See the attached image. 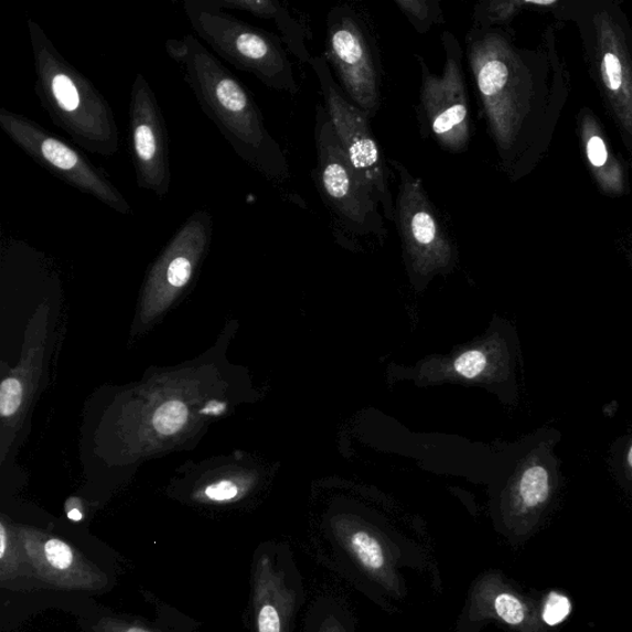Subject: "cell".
<instances>
[{"instance_id": "6da1fadb", "label": "cell", "mask_w": 632, "mask_h": 632, "mask_svg": "<svg viewBox=\"0 0 632 632\" xmlns=\"http://www.w3.org/2000/svg\"><path fill=\"white\" fill-rule=\"evenodd\" d=\"M465 57L501 169L512 182L531 175L551 149L572 92L555 26L536 46L517 44L507 28L471 26Z\"/></svg>"}, {"instance_id": "7a4b0ae2", "label": "cell", "mask_w": 632, "mask_h": 632, "mask_svg": "<svg viewBox=\"0 0 632 632\" xmlns=\"http://www.w3.org/2000/svg\"><path fill=\"white\" fill-rule=\"evenodd\" d=\"M165 53L181 66L205 116L237 157L274 185L287 184L286 153L268 131L253 93L193 35L165 41Z\"/></svg>"}, {"instance_id": "3957f363", "label": "cell", "mask_w": 632, "mask_h": 632, "mask_svg": "<svg viewBox=\"0 0 632 632\" xmlns=\"http://www.w3.org/2000/svg\"><path fill=\"white\" fill-rule=\"evenodd\" d=\"M554 15L576 26L588 74L632 163V25L614 0L558 2Z\"/></svg>"}, {"instance_id": "277c9868", "label": "cell", "mask_w": 632, "mask_h": 632, "mask_svg": "<svg viewBox=\"0 0 632 632\" xmlns=\"http://www.w3.org/2000/svg\"><path fill=\"white\" fill-rule=\"evenodd\" d=\"M41 107L57 128L92 153L110 158L120 149V132L109 101L62 56L34 20H28Z\"/></svg>"}, {"instance_id": "5b68a950", "label": "cell", "mask_w": 632, "mask_h": 632, "mask_svg": "<svg viewBox=\"0 0 632 632\" xmlns=\"http://www.w3.org/2000/svg\"><path fill=\"white\" fill-rule=\"evenodd\" d=\"M183 8L196 35L215 54L267 88L297 95L293 65L281 38L225 13L211 0H186Z\"/></svg>"}, {"instance_id": "8992f818", "label": "cell", "mask_w": 632, "mask_h": 632, "mask_svg": "<svg viewBox=\"0 0 632 632\" xmlns=\"http://www.w3.org/2000/svg\"><path fill=\"white\" fill-rule=\"evenodd\" d=\"M314 137L317 190L340 229L361 237H385L387 229L381 205L352 168L325 107L317 108Z\"/></svg>"}, {"instance_id": "52a82bcc", "label": "cell", "mask_w": 632, "mask_h": 632, "mask_svg": "<svg viewBox=\"0 0 632 632\" xmlns=\"http://www.w3.org/2000/svg\"><path fill=\"white\" fill-rule=\"evenodd\" d=\"M441 43L444 50L441 75L432 74L427 62L416 55L421 76L417 108L419 128L422 138L432 139L441 150L463 153L469 150L473 138L463 49L450 31H443Z\"/></svg>"}, {"instance_id": "ba28073f", "label": "cell", "mask_w": 632, "mask_h": 632, "mask_svg": "<svg viewBox=\"0 0 632 632\" xmlns=\"http://www.w3.org/2000/svg\"><path fill=\"white\" fill-rule=\"evenodd\" d=\"M0 128L30 159L74 189L122 215L131 214V205L106 171L97 168L82 151L75 149L22 114L0 109Z\"/></svg>"}, {"instance_id": "9c48e42d", "label": "cell", "mask_w": 632, "mask_h": 632, "mask_svg": "<svg viewBox=\"0 0 632 632\" xmlns=\"http://www.w3.org/2000/svg\"><path fill=\"white\" fill-rule=\"evenodd\" d=\"M310 67L319 81L325 109L352 168L375 194L385 219L395 217L389 170L381 143L373 133L367 113L347 98L324 56H312Z\"/></svg>"}, {"instance_id": "30bf717a", "label": "cell", "mask_w": 632, "mask_h": 632, "mask_svg": "<svg viewBox=\"0 0 632 632\" xmlns=\"http://www.w3.org/2000/svg\"><path fill=\"white\" fill-rule=\"evenodd\" d=\"M214 223L206 210L195 211L165 245L144 279L139 321L150 325L186 292L208 256Z\"/></svg>"}, {"instance_id": "8fae6325", "label": "cell", "mask_w": 632, "mask_h": 632, "mask_svg": "<svg viewBox=\"0 0 632 632\" xmlns=\"http://www.w3.org/2000/svg\"><path fill=\"white\" fill-rule=\"evenodd\" d=\"M349 99L375 119L382 107V71L375 41L365 20L349 4L330 9L326 17V53Z\"/></svg>"}, {"instance_id": "7c38bea8", "label": "cell", "mask_w": 632, "mask_h": 632, "mask_svg": "<svg viewBox=\"0 0 632 632\" xmlns=\"http://www.w3.org/2000/svg\"><path fill=\"white\" fill-rule=\"evenodd\" d=\"M389 163L399 180L393 223L410 264L421 274L448 266L453 254L452 240L422 180L401 162L390 160Z\"/></svg>"}, {"instance_id": "4fadbf2b", "label": "cell", "mask_w": 632, "mask_h": 632, "mask_svg": "<svg viewBox=\"0 0 632 632\" xmlns=\"http://www.w3.org/2000/svg\"><path fill=\"white\" fill-rule=\"evenodd\" d=\"M50 309L41 304L29 320L22 358L4 373L0 385V460L12 449L43 381L49 352Z\"/></svg>"}, {"instance_id": "5bb4252c", "label": "cell", "mask_w": 632, "mask_h": 632, "mask_svg": "<svg viewBox=\"0 0 632 632\" xmlns=\"http://www.w3.org/2000/svg\"><path fill=\"white\" fill-rule=\"evenodd\" d=\"M129 130L139 189L164 200L172 183L169 131L159 100L142 74L135 76L130 92Z\"/></svg>"}, {"instance_id": "9a60e30c", "label": "cell", "mask_w": 632, "mask_h": 632, "mask_svg": "<svg viewBox=\"0 0 632 632\" xmlns=\"http://www.w3.org/2000/svg\"><path fill=\"white\" fill-rule=\"evenodd\" d=\"M580 147L600 192L621 196L629 192L626 170L592 109L580 108L577 117Z\"/></svg>"}, {"instance_id": "2e32d148", "label": "cell", "mask_w": 632, "mask_h": 632, "mask_svg": "<svg viewBox=\"0 0 632 632\" xmlns=\"http://www.w3.org/2000/svg\"><path fill=\"white\" fill-rule=\"evenodd\" d=\"M22 537L31 564L46 582L64 587H90L97 582L89 566L65 542L31 531H24Z\"/></svg>"}, {"instance_id": "e0dca14e", "label": "cell", "mask_w": 632, "mask_h": 632, "mask_svg": "<svg viewBox=\"0 0 632 632\" xmlns=\"http://www.w3.org/2000/svg\"><path fill=\"white\" fill-rule=\"evenodd\" d=\"M211 2L223 10H243L257 18L272 20L289 53L303 64H309L312 60L307 47L303 26L283 6L271 0H211Z\"/></svg>"}, {"instance_id": "ac0fdd59", "label": "cell", "mask_w": 632, "mask_h": 632, "mask_svg": "<svg viewBox=\"0 0 632 632\" xmlns=\"http://www.w3.org/2000/svg\"><path fill=\"white\" fill-rule=\"evenodd\" d=\"M607 462L615 483L632 496V425L610 444Z\"/></svg>"}, {"instance_id": "d6986e66", "label": "cell", "mask_w": 632, "mask_h": 632, "mask_svg": "<svg viewBox=\"0 0 632 632\" xmlns=\"http://www.w3.org/2000/svg\"><path fill=\"white\" fill-rule=\"evenodd\" d=\"M395 3L420 35L429 33L433 25L444 23L438 0H396Z\"/></svg>"}, {"instance_id": "ffe728a7", "label": "cell", "mask_w": 632, "mask_h": 632, "mask_svg": "<svg viewBox=\"0 0 632 632\" xmlns=\"http://www.w3.org/2000/svg\"><path fill=\"white\" fill-rule=\"evenodd\" d=\"M525 7L521 0L512 2H483L474 8L473 25L480 29L507 28Z\"/></svg>"}, {"instance_id": "44dd1931", "label": "cell", "mask_w": 632, "mask_h": 632, "mask_svg": "<svg viewBox=\"0 0 632 632\" xmlns=\"http://www.w3.org/2000/svg\"><path fill=\"white\" fill-rule=\"evenodd\" d=\"M352 550L371 571H378L385 565V555L375 537L366 532H357L350 538Z\"/></svg>"}, {"instance_id": "7402d4cb", "label": "cell", "mask_w": 632, "mask_h": 632, "mask_svg": "<svg viewBox=\"0 0 632 632\" xmlns=\"http://www.w3.org/2000/svg\"><path fill=\"white\" fill-rule=\"evenodd\" d=\"M494 609L496 615H499L504 623L512 626H523L528 621V610L527 606L523 602L521 598L512 593H501L494 599Z\"/></svg>"}, {"instance_id": "603a6c76", "label": "cell", "mask_w": 632, "mask_h": 632, "mask_svg": "<svg viewBox=\"0 0 632 632\" xmlns=\"http://www.w3.org/2000/svg\"><path fill=\"white\" fill-rule=\"evenodd\" d=\"M186 414H189V408L184 403L180 400L164 403L154 414L153 427L162 435H171L185 422Z\"/></svg>"}, {"instance_id": "cb8c5ba5", "label": "cell", "mask_w": 632, "mask_h": 632, "mask_svg": "<svg viewBox=\"0 0 632 632\" xmlns=\"http://www.w3.org/2000/svg\"><path fill=\"white\" fill-rule=\"evenodd\" d=\"M572 603L569 598L559 592H551L545 599L542 620L545 625L557 626L571 614Z\"/></svg>"}, {"instance_id": "d4e9b609", "label": "cell", "mask_w": 632, "mask_h": 632, "mask_svg": "<svg viewBox=\"0 0 632 632\" xmlns=\"http://www.w3.org/2000/svg\"><path fill=\"white\" fill-rule=\"evenodd\" d=\"M486 367H489V357L481 350L464 352L454 361V371L468 379L480 377Z\"/></svg>"}, {"instance_id": "484cf974", "label": "cell", "mask_w": 632, "mask_h": 632, "mask_svg": "<svg viewBox=\"0 0 632 632\" xmlns=\"http://www.w3.org/2000/svg\"><path fill=\"white\" fill-rule=\"evenodd\" d=\"M242 493V485L233 479H222L205 486L202 495L214 503H226L237 499Z\"/></svg>"}, {"instance_id": "4316f807", "label": "cell", "mask_w": 632, "mask_h": 632, "mask_svg": "<svg viewBox=\"0 0 632 632\" xmlns=\"http://www.w3.org/2000/svg\"><path fill=\"white\" fill-rule=\"evenodd\" d=\"M258 632H281V618L277 609L271 604H265L258 611Z\"/></svg>"}, {"instance_id": "83f0119b", "label": "cell", "mask_w": 632, "mask_h": 632, "mask_svg": "<svg viewBox=\"0 0 632 632\" xmlns=\"http://www.w3.org/2000/svg\"><path fill=\"white\" fill-rule=\"evenodd\" d=\"M625 257L632 272V236L629 238V243L625 250Z\"/></svg>"}, {"instance_id": "f1b7e54d", "label": "cell", "mask_w": 632, "mask_h": 632, "mask_svg": "<svg viewBox=\"0 0 632 632\" xmlns=\"http://www.w3.org/2000/svg\"><path fill=\"white\" fill-rule=\"evenodd\" d=\"M68 517L71 521L79 522L82 519V513L78 510H72L68 512Z\"/></svg>"}, {"instance_id": "f546056e", "label": "cell", "mask_w": 632, "mask_h": 632, "mask_svg": "<svg viewBox=\"0 0 632 632\" xmlns=\"http://www.w3.org/2000/svg\"><path fill=\"white\" fill-rule=\"evenodd\" d=\"M126 632H150V631L143 630V629H140V628H130V629H128Z\"/></svg>"}]
</instances>
